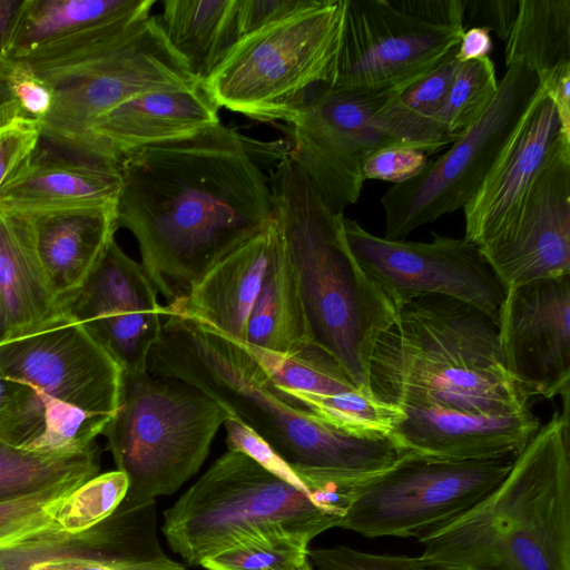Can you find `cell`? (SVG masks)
Wrapping results in <instances>:
<instances>
[{
    "label": "cell",
    "mask_w": 570,
    "mask_h": 570,
    "mask_svg": "<svg viewBox=\"0 0 570 570\" xmlns=\"http://www.w3.org/2000/svg\"><path fill=\"white\" fill-rule=\"evenodd\" d=\"M429 163L428 155L407 146H387L372 153L363 164L364 180H382L392 185L403 184L416 175Z\"/></svg>",
    "instance_id": "45"
},
{
    "label": "cell",
    "mask_w": 570,
    "mask_h": 570,
    "mask_svg": "<svg viewBox=\"0 0 570 570\" xmlns=\"http://www.w3.org/2000/svg\"><path fill=\"white\" fill-rule=\"evenodd\" d=\"M1 60H0V115L8 110L18 108V106L16 105V102L6 85L2 69H1Z\"/></svg>",
    "instance_id": "53"
},
{
    "label": "cell",
    "mask_w": 570,
    "mask_h": 570,
    "mask_svg": "<svg viewBox=\"0 0 570 570\" xmlns=\"http://www.w3.org/2000/svg\"><path fill=\"white\" fill-rule=\"evenodd\" d=\"M36 392L43 406L42 428L24 450L51 455L80 454L96 445L97 436L111 421V417Z\"/></svg>",
    "instance_id": "36"
},
{
    "label": "cell",
    "mask_w": 570,
    "mask_h": 570,
    "mask_svg": "<svg viewBox=\"0 0 570 570\" xmlns=\"http://www.w3.org/2000/svg\"><path fill=\"white\" fill-rule=\"evenodd\" d=\"M543 88L521 62L507 67L483 115L414 178L381 197L384 238L404 240L416 228L463 209L481 186Z\"/></svg>",
    "instance_id": "11"
},
{
    "label": "cell",
    "mask_w": 570,
    "mask_h": 570,
    "mask_svg": "<svg viewBox=\"0 0 570 570\" xmlns=\"http://www.w3.org/2000/svg\"><path fill=\"white\" fill-rule=\"evenodd\" d=\"M128 478L109 471L83 482L55 508L53 522L65 532L80 533L102 522L126 498Z\"/></svg>",
    "instance_id": "38"
},
{
    "label": "cell",
    "mask_w": 570,
    "mask_h": 570,
    "mask_svg": "<svg viewBox=\"0 0 570 570\" xmlns=\"http://www.w3.org/2000/svg\"><path fill=\"white\" fill-rule=\"evenodd\" d=\"M1 69L20 112L41 125L52 106V92L48 85L23 60L3 58Z\"/></svg>",
    "instance_id": "44"
},
{
    "label": "cell",
    "mask_w": 570,
    "mask_h": 570,
    "mask_svg": "<svg viewBox=\"0 0 570 570\" xmlns=\"http://www.w3.org/2000/svg\"><path fill=\"white\" fill-rule=\"evenodd\" d=\"M552 98L560 122V135L570 140V66L542 82Z\"/></svg>",
    "instance_id": "49"
},
{
    "label": "cell",
    "mask_w": 570,
    "mask_h": 570,
    "mask_svg": "<svg viewBox=\"0 0 570 570\" xmlns=\"http://www.w3.org/2000/svg\"><path fill=\"white\" fill-rule=\"evenodd\" d=\"M40 138V122L26 117L18 108L0 115V188L35 150Z\"/></svg>",
    "instance_id": "43"
},
{
    "label": "cell",
    "mask_w": 570,
    "mask_h": 570,
    "mask_svg": "<svg viewBox=\"0 0 570 570\" xmlns=\"http://www.w3.org/2000/svg\"><path fill=\"white\" fill-rule=\"evenodd\" d=\"M342 20L343 0H315L239 38L203 86L219 108L291 124L314 89L330 79Z\"/></svg>",
    "instance_id": "9"
},
{
    "label": "cell",
    "mask_w": 570,
    "mask_h": 570,
    "mask_svg": "<svg viewBox=\"0 0 570 570\" xmlns=\"http://www.w3.org/2000/svg\"><path fill=\"white\" fill-rule=\"evenodd\" d=\"M463 31L424 22L390 0H343L340 43L327 85L401 92L452 55Z\"/></svg>",
    "instance_id": "12"
},
{
    "label": "cell",
    "mask_w": 570,
    "mask_h": 570,
    "mask_svg": "<svg viewBox=\"0 0 570 570\" xmlns=\"http://www.w3.org/2000/svg\"><path fill=\"white\" fill-rule=\"evenodd\" d=\"M117 361L125 374L148 372L165 306L141 264L114 239L87 282L60 305Z\"/></svg>",
    "instance_id": "17"
},
{
    "label": "cell",
    "mask_w": 570,
    "mask_h": 570,
    "mask_svg": "<svg viewBox=\"0 0 570 570\" xmlns=\"http://www.w3.org/2000/svg\"><path fill=\"white\" fill-rule=\"evenodd\" d=\"M499 87L490 57L459 63L445 99L434 121L440 134L452 144L487 110Z\"/></svg>",
    "instance_id": "35"
},
{
    "label": "cell",
    "mask_w": 570,
    "mask_h": 570,
    "mask_svg": "<svg viewBox=\"0 0 570 570\" xmlns=\"http://www.w3.org/2000/svg\"><path fill=\"white\" fill-rule=\"evenodd\" d=\"M279 391L314 417L357 438H390L405 419L401 407L377 400L367 389L356 387L335 394Z\"/></svg>",
    "instance_id": "33"
},
{
    "label": "cell",
    "mask_w": 570,
    "mask_h": 570,
    "mask_svg": "<svg viewBox=\"0 0 570 570\" xmlns=\"http://www.w3.org/2000/svg\"><path fill=\"white\" fill-rule=\"evenodd\" d=\"M60 305L90 277L118 228L116 205L8 213Z\"/></svg>",
    "instance_id": "19"
},
{
    "label": "cell",
    "mask_w": 570,
    "mask_h": 570,
    "mask_svg": "<svg viewBox=\"0 0 570 570\" xmlns=\"http://www.w3.org/2000/svg\"><path fill=\"white\" fill-rule=\"evenodd\" d=\"M0 373L46 395L114 417L124 371L88 330L60 312L0 343Z\"/></svg>",
    "instance_id": "15"
},
{
    "label": "cell",
    "mask_w": 570,
    "mask_h": 570,
    "mask_svg": "<svg viewBox=\"0 0 570 570\" xmlns=\"http://www.w3.org/2000/svg\"><path fill=\"white\" fill-rule=\"evenodd\" d=\"M244 344L257 357L278 390L335 394L357 387L341 364L314 344L292 355H281Z\"/></svg>",
    "instance_id": "34"
},
{
    "label": "cell",
    "mask_w": 570,
    "mask_h": 570,
    "mask_svg": "<svg viewBox=\"0 0 570 570\" xmlns=\"http://www.w3.org/2000/svg\"><path fill=\"white\" fill-rule=\"evenodd\" d=\"M97 558L114 570H186L161 549L156 500L124 501L89 529Z\"/></svg>",
    "instance_id": "30"
},
{
    "label": "cell",
    "mask_w": 570,
    "mask_h": 570,
    "mask_svg": "<svg viewBox=\"0 0 570 570\" xmlns=\"http://www.w3.org/2000/svg\"><path fill=\"white\" fill-rule=\"evenodd\" d=\"M307 558L318 570H430L420 557L371 553L346 546L308 549Z\"/></svg>",
    "instance_id": "41"
},
{
    "label": "cell",
    "mask_w": 570,
    "mask_h": 570,
    "mask_svg": "<svg viewBox=\"0 0 570 570\" xmlns=\"http://www.w3.org/2000/svg\"><path fill=\"white\" fill-rule=\"evenodd\" d=\"M246 140L219 122L119 163L118 227L137 239L141 266L167 304L275 222L269 181Z\"/></svg>",
    "instance_id": "1"
},
{
    "label": "cell",
    "mask_w": 570,
    "mask_h": 570,
    "mask_svg": "<svg viewBox=\"0 0 570 570\" xmlns=\"http://www.w3.org/2000/svg\"><path fill=\"white\" fill-rule=\"evenodd\" d=\"M504 53L507 67L521 62L541 82L570 66V0H519Z\"/></svg>",
    "instance_id": "31"
},
{
    "label": "cell",
    "mask_w": 570,
    "mask_h": 570,
    "mask_svg": "<svg viewBox=\"0 0 570 570\" xmlns=\"http://www.w3.org/2000/svg\"><path fill=\"white\" fill-rule=\"evenodd\" d=\"M229 413L179 380L125 374L119 407L104 431L117 470L128 478L125 500L168 495L193 478Z\"/></svg>",
    "instance_id": "8"
},
{
    "label": "cell",
    "mask_w": 570,
    "mask_h": 570,
    "mask_svg": "<svg viewBox=\"0 0 570 570\" xmlns=\"http://www.w3.org/2000/svg\"><path fill=\"white\" fill-rule=\"evenodd\" d=\"M309 541L285 531H265L234 542L206 559V570H297Z\"/></svg>",
    "instance_id": "37"
},
{
    "label": "cell",
    "mask_w": 570,
    "mask_h": 570,
    "mask_svg": "<svg viewBox=\"0 0 570 570\" xmlns=\"http://www.w3.org/2000/svg\"><path fill=\"white\" fill-rule=\"evenodd\" d=\"M238 0H166L157 16L170 46L204 81L238 40Z\"/></svg>",
    "instance_id": "27"
},
{
    "label": "cell",
    "mask_w": 570,
    "mask_h": 570,
    "mask_svg": "<svg viewBox=\"0 0 570 570\" xmlns=\"http://www.w3.org/2000/svg\"><path fill=\"white\" fill-rule=\"evenodd\" d=\"M394 7L435 26L462 27L464 0H390Z\"/></svg>",
    "instance_id": "48"
},
{
    "label": "cell",
    "mask_w": 570,
    "mask_h": 570,
    "mask_svg": "<svg viewBox=\"0 0 570 570\" xmlns=\"http://www.w3.org/2000/svg\"><path fill=\"white\" fill-rule=\"evenodd\" d=\"M277 242L274 222L214 264L185 297L164 305L165 316L190 318L245 343L247 322Z\"/></svg>",
    "instance_id": "24"
},
{
    "label": "cell",
    "mask_w": 570,
    "mask_h": 570,
    "mask_svg": "<svg viewBox=\"0 0 570 570\" xmlns=\"http://www.w3.org/2000/svg\"><path fill=\"white\" fill-rule=\"evenodd\" d=\"M164 320L148 372L214 399L266 440L311 492L345 491L404 453L391 438L353 436L314 417L276 387L244 343L190 318Z\"/></svg>",
    "instance_id": "2"
},
{
    "label": "cell",
    "mask_w": 570,
    "mask_h": 570,
    "mask_svg": "<svg viewBox=\"0 0 570 570\" xmlns=\"http://www.w3.org/2000/svg\"><path fill=\"white\" fill-rule=\"evenodd\" d=\"M492 48L491 32L487 28H469L463 31L454 57L458 62L463 63L489 57Z\"/></svg>",
    "instance_id": "50"
},
{
    "label": "cell",
    "mask_w": 570,
    "mask_h": 570,
    "mask_svg": "<svg viewBox=\"0 0 570 570\" xmlns=\"http://www.w3.org/2000/svg\"><path fill=\"white\" fill-rule=\"evenodd\" d=\"M377 338L368 390L404 407H441L507 416L531 412V400L510 376L498 325L452 297L423 294L395 306Z\"/></svg>",
    "instance_id": "3"
},
{
    "label": "cell",
    "mask_w": 570,
    "mask_h": 570,
    "mask_svg": "<svg viewBox=\"0 0 570 570\" xmlns=\"http://www.w3.org/2000/svg\"><path fill=\"white\" fill-rule=\"evenodd\" d=\"M498 330L505 367L530 400L569 396L570 275L505 289Z\"/></svg>",
    "instance_id": "18"
},
{
    "label": "cell",
    "mask_w": 570,
    "mask_h": 570,
    "mask_svg": "<svg viewBox=\"0 0 570 570\" xmlns=\"http://www.w3.org/2000/svg\"><path fill=\"white\" fill-rule=\"evenodd\" d=\"M31 562L20 540L0 548V570H32Z\"/></svg>",
    "instance_id": "52"
},
{
    "label": "cell",
    "mask_w": 570,
    "mask_h": 570,
    "mask_svg": "<svg viewBox=\"0 0 570 570\" xmlns=\"http://www.w3.org/2000/svg\"><path fill=\"white\" fill-rule=\"evenodd\" d=\"M560 134L552 98L543 88L497 163L464 206V238L480 246L518 212Z\"/></svg>",
    "instance_id": "21"
},
{
    "label": "cell",
    "mask_w": 570,
    "mask_h": 570,
    "mask_svg": "<svg viewBox=\"0 0 570 570\" xmlns=\"http://www.w3.org/2000/svg\"><path fill=\"white\" fill-rule=\"evenodd\" d=\"M275 222L297 276L313 344L368 390L374 345L395 307L353 256L334 214L288 154L269 180Z\"/></svg>",
    "instance_id": "5"
},
{
    "label": "cell",
    "mask_w": 570,
    "mask_h": 570,
    "mask_svg": "<svg viewBox=\"0 0 570 570\" xmlns=\"http://www.w3.org/2000/svg\"><path fill=\"white\" fill-rule=\"evenodd\" d=\"M342 515L327 493L303 492L227 450L164 512L161 531L170 549L196 567L258 532L285 531L311 542L338 528Z\"/></svg>",
    "instance_id": "7"
},
{
    "label": "cell",
    "mask_w": 570,
    "mask_h": 570,
    "mask_svg": "<svg viewBox=\"0 0 570 570\" xmlns=\"http://www.w3.org/2000/svg\"><path fill=\"white\" fill-rule=\"evenodd\" d=\"M154 0H23L6 58L22 59L87 28L150 16Z\"/></svg>",
    "instance_id": "26"
},
{
    "label": "cell",
    "mask_w": 570,
    "mask_h": 570,
    "mask_svg": "<svg viewBox=\"0 0 570 570\" xmlns=\"http://www.w3.org/2000/svg\"><path fill=\"white\" fill-rule=\"evenodd\" d=\"M350 249L395 306L436 294L466 303L497 325L505 291L478 245L433 233L431 242L390 240L343 220Z\"/></svg>",
    "instance_id": "14"
},
{
    "label": "cell",
    "mask_w": 570,
    "mask_h": 570,
    "mask_svg": "<svg viewBox=\"0 0 570 570\" xmlns=\"http://www.w3.org/2000/svg\"><path fill=\"white\" fill-rule=\"evenodd\" d=\"M42 402L35 389L0 373V439L23 449L41 430Z\"/></svg>",
    "instance_id": "40"
},
{
    "label": "cell",
    "mask_w": 570,
    "mask_h": 570,
    "mask_svg": "<svg viewBox=\"0 0 570 570\" xmlns=\"http://www.w3.org/2000/svg\"><path fill=\"white\" fill-rule=\"evenodd\" d=\"M8 338V331L4 322V317L0 307V343Z\"/></svg>",
    "instance_id": "54"
},
{
    "label": "cell",
    "mask_w": 570,
    "mask_h": 570,
    "mask_svg": "<svg viewBox=\"0 0 570 570\" xmlns=\"http://www.w3.org/2000/svg\"><path fill=\"white\" fill-rule=\"evenodd\" d=\"M416 539L430 570H570L569 399L493 491Z\"/></svg>",
    "instance_id": "4"
},
{
    "label": "cell",
    "mask_w": 570,
    "mask_h": 570,
    "mask_svg": "<svg viewBox=\"0 0 570 570\" xmlns=\"http://www.w3.org/2000/svg\"><path fill=\"white\" fill-rule=\"evenodd\" d=\"M99 449L75 455L31 452L0 439V500L69 481H88L99 472Z\"/></svg>",
    "instance_id": "32"
},
{
    "label": "cell",
    "mask_w": 570,
    "mask_h": 570,
    "mask_svg": "<svg viewBox=\"0 0 570 570\" xmlns=\"http://www.w3.org/2000/svg\"><path fill=\"white\" fill-rule=\"evenodd\" d=\"M519 0H464L463 29L480 27L507 40L518 14Z\"/></svg>",
    "instance_id": "47"
},
{
    "label": "cell",
    "mask_w": 570,
    "mask_h": 570,
    "mask_svg": "<svg viewBox=\"0 0 570 570\" xmlns=\"http://www.w3.org/2000/svg\"><path fill=\"white\" fill-rule=\"evenodd\" d=\"M245 343L281 355L295 354L313 344L297 276L279 232L247 322Z\"/></svg>",
    "instance_id": "25"
},
{
    "label": "cell",
    "mask_w": 570,
    "mask_h": 570,
    "mask_svg": "<svg viewBox=\"0 0 570 570\" xmlns=\"http://www.w3.org/2000/svg\"><path fill=\"white\" fill-rule=\"evenodd\" d=\"M504 291L570 275V140L560 134L518 212L479 246Z\"/></svg>",
    "instance_id": "16"
},
{
    "label": "cell",
    "mask_w": 570,
    "mask_h": 570,
    "mask_svg": "<svg viewBox=\"0 0 570 570\" xmlns=\"http://www.w3.org/2000/svg\"><path fill=\"white\" fill-rule=\"evenodd\" d=\"M396 94L321 83L291 122L287 154L334 214H343L358 200L366 158L380 148L397 145L376 119L381 106Z\"/></svg>",
    "instance_id": "13"
},
{
    "label": "cell",
    "mask_w": 570,
    "mask_h": 570,
    "mask_svg": "<svg viewBox=\"0 0 570 570\" xmlns=\"http://www.w3.org/2000/svg\"><path fill=\"white\" fill-rule=\"evenodd\" d=\"M390 438L403 451L445 460L514 459L540 429L533 412L507 416L404 407Z\"/></svg>",
    "instance_id": "23"
},
{
    "label": "cell",
    "mask_w": 570,
    "mask_h": 570,
    "mask_svg": "<svg viewBox=\"0 0 570 570\" xmlns=\"http://www.w3.org/2000/svg\"><path fill=\"white\" fill-rule=\"evenodd\" d=\"M0 307L8 338L23 335L60 314L11 214L0 212ZM6 340V341H7Z\"/></svg>",
    "instance_id": "28"
},
{
    "label": "cell",
    "mask_w": 570,
    "mask_h": 570,
    "mask_svg": "<svg viewBox=\"0 0 570 570\" xmlns=\"http://www.w3.org/2000/svg\"><path fill=\"white\" fill-rule=\"evenodd\" d=\"M121 185L118 164L40 138L0 188V212L116 205Z\"/></svg>",
    "instance_id": "20"
},
{
    "label": "cell",
    "mask_w": 570,
    "mask_h": 570,
    "mask_svg": "<svg viewBox=\"0 0 570 570\" xmlns=\"http://www.w3.org/2000/svg\"><path fill=\"white\" fill-rule=\"evenodd\" d=\"M20 60L52 92L41 139L89 155L88 130L107 110L142 94L202 82L170 46L156 16L97 24Z\"/></svg>",
    "instance_id": "6"
},
{
    "label": "cell",
    "mask_w": 570,
    "mask_h": 570,
    "mask_svg": "<svg viewBox=\"0 0 570 570\" xmlns=\"http://www.w3.org/2000/svg\"><path fill=\"white\" fill-rule=\"evenodd\" d=\"M82 483L69 481L17 498L0 500V548L53 527L55 508Z\"/></svg>",
    "instance_id": "39"
},
{
    "label": "cell",
    "mask_w": 570,
    "mask_h": 570,
    "mask_svg": "<svg viewBox=\"0 0 570 570\" xmlns=\"http://www.w3.org/2000/svg\"><path fill=\"white\" fill-rule=\"evenodd\" d=\"M455 51L428 76L391 96L377 110L380 127L397 145L420 149L428 156L449 145L434 118L460 63Z\"/></svg>",
    "instance_id": "29"
},
{
    "label": "cell",
    "mask_w": 570,
    "mask_h": 570,
    "mask_svg": "<svg viewBox=\"0 0 570 570\" xmlns=\"http://www.w3.org/2000/svg\"><path fill=\"white\" fill-rule=\"evenodd\" d=\"M512 461L445 460L405 451L386 470L340 494L338 528L366 538H419L493 491Z\"/></svg>",
    "instance_id": "10"
},
{
    "label": "cell",
    "mask_w": 570,
    "mask_h": 570,
    "mask_svg": "<svg viewBox=\"0 0 570 570\" xmlns=\"http://www.w3.org/2000/svg\"><path fill=\"white\" fill-rule=\"evenodd\" d=\"M219 107L203 82L185 89L147 92L100 115L90 126L87 149L119 165L129 154L197 134L220 122Z\"/></svg>",
    "instance_id": "22"
},
{
    "label": "cell",
    "mask_w": 570,
    "mask_h": 570,
    "mask_svg": "<svg viewBox=\"0 0 570 570\" xmlns=\"http://www.w3.org/2000/svg\"><path fill=\"white\" fill-rule=\"evenodd\" d=\"M22 1L23 0H0V60L6 58Z\"/></svg>",
    "instance_id": "51"
},
{
    "label": "cell",
    "mask_w": 570,
    "mask_h": 570,
    "mask_svg": "<svg viewBox=\"0 0 570 570\" xmlns=\"http://www.w3.org/2000/svg\"><path fill=\"white\" fill-rule=\"evenodd\" d=\"M223 426L226 431L228 450L247 455L271 474L303 492L320 494L311 492L289 464L254 430L232 416L224 422Z\"/></svg>",
    "instance_id": "42"
},
{
    "label": "cell",
    "mask_w": 570,
    "mask_h": 570,
    "mask_svg": "<svg viewBox=\"0 0 570 570\" xmlns=\"http://www.w3.org/2000/svg\"><path fill=\"white\" fill-rule=\"evenodd\" d=\"M297 570H313L309 560H306Z\"/></svg>",
    "instance_id": "55"
},
{
    "label": "cell",
    "mask_w": 570,
    "mask_h": 570,
    "mask_svg": "<svg viewBox=\"0 0 570 570\" xmlns=\"http://www.w3.org/2000/svg\"><path fill=\"white\" fill-rule=\"evenodd\" d=\"M315 0H238V39L308 8Z\"/></svg>",
    "instance_id": "46"
}]
</instances>
